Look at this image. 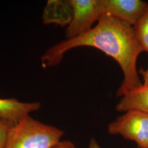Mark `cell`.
<instances>
[{"label": "cell", "mask_w": 148, "mask_h": 148, "mask_svg": "<svg viewBox=\"0 0 148 148\" xmlns=\"http://www.w3.org/2000/svg\"><path fill=\"white\" fill-rule=\"evenodd\" d=\"M83 46L101 50L120 66L124 77L117 91V97H122L128 91L143 85L136 65L138 57L143 50L133 27L110 16H102L95 27L86 34L49 48L41 57L43 67L58 65L67 51Z\"/></svg>", "instance_id": "6da1fadb"}, {"label": "cell", "mask_w": 148, "mask_h": 148, "mask_svg": "<svg viewBox=\"0 0 148 148\" xmlns=\"http://www.w3.org/2000/svg\"><path fill=\"white\" fill-rule=\"evenodd\" d=\"M64 132L28 115L11 127L4 148H51Z\"/></svg>", "instance_id": "7a4b0ae2"}, {"label": "cell", "mask_w": 148, "mask_h": 148, "mask_svg": "<svg viewBox=\"0 0 148 148\" xmlns=\"http://www.w3.org/2000/svg\"><path fill=\"white\" fill-rule=\"evenodd\" d=\"M112 135H120L137 143L140 148H148V114L130 110L111 122L108 128Z\"/></svg>", "instance_id": "3957f363"}, {"label": "cell", "mask_w": 148, "mask_h": 148, "mask_svg": "<svg viewBox=\"0 0 148 148\" xmlns=\"http://www.w3.org/2000/svg\"><path fill=\"white\" fill-rule=\"evenodd\" d=\"M70 2L74 8V16L65 30L66 40L89 32L95 21L103 16L101 0H70Z\"/></svg>", "instance_id": "277c9868"}, {"label": "cell", "mask_w": 148, "mask_h": 148, "mask_svg": "<svg viewBox=\"0 0 148 148\" xmlns=\"http://www.w3.org/2000/svg\"><path fill=\"white\" fill-rule=\"evenodd\" d=\"M101 5L103 16L133 27L147 10L148 3L141 0H101Z\"/></svg>", "instance_id": "5b68a950"}, {"label": "cell", "mask_w": 148, "mask_h": 148, "mask_svg": "<svg viewBox=\"0 0 148 148\" xmlns=\"http://www.w3.org/2000/svg\"><path fill=\"white\" fill-rule=\"evenodd\" d=\"M74 16L70 0H48L43 11V24L68 27Z\"/></svg>", "instance_id": "8992f818"}, {"label": "cell", "mask_w": 148, "mask_h": 148, "mask_svg": "<svg viewBox=\"0 0 148 148\" xmlns=\"http://www.w3.org/2000/svg\"><path fill=\"white\" fill-rule=\"evenodd\" d=\"M40 107L38 102L24 103L15 98L0 99V119L15 125Z\"/></svg>", "instance_id": "52a82bcc"}, {"label": "cell", "mask_w": 148, "mask_h": 148, "mask_svg": "<svg viewBox=\"0 0 148 148\" xmlns=\"http://www.w3.org/2000/svg\"><path fill=\"white\" fill-rule=\"evenodd\" d=\"M119 112L138 110L148 114V86H141L128 91L116 106Z\"/></svg>", "instance_id": "ba28073f"}, {"label": "cell", "mask_w": 148, "mask_h": 148, "mask_svg": "<svg viewBox=\"0 0 148 148\" xmlns=\"http://www.w3.org/2000/svg\"><path fill=\"white\" fill-rule=\"evenodd\" d=\"M133 28L143 51L148 53V7Z\"/></svg>", "instance_id": "9c48e42d"}, {"label": "cell", "mask_w": 148, "mask_h": 148, "mask_svg": "<svg viewBox=\"0 0 148 148\" xmlns=\"http://www.w3.org/2000/svg\"><path fill=\"white\" fill-rule=\"evenodd\" d=\"M14 125L0 119V148H4L9 132Z\"/></svg>", "instance_id": "30bf717a"}, {"label": "cell", "mask_w": 148, "mask_h": 148, "mask_svg": "<svg viewBox=\"0 0 148 148\" xmlns=\"http://www.w3.org/2000/svg\"><path fill=\"white\" fill-rule=\"evenodd\" d=\"M51 148H76L73 143L70 140L60 141Z\"/></svg>", "instance_id": "8fae6325"}, {"label": "cell", "mask_w": 148, "mask_h": 148, "mask_svg": "<svg viewBox=\"0 0 148 148\" xmlns=\"http://www.w3.org/2000/svg\"><path fill=\"white\" fill-rule=\"evenodd\" d=\"M138 72L143 77L144 81L143 85L148 86V68L147 70H144L142 67H141L139 70Z\"/></svg>", "instance_id": "7c38bea8"}, {"label": "cell", "mask_w": 148, "mask_h": 148, "mask_svg": "<svg viewBox=\"0 0 148 148\" xmlns=\"http://www.w3.org/2000/svg\"><path fill=\"white\" fill-rule=\"evenodd\" d=\"M88 148H101L98 143L94 138H92L90 141Z\"/></svg>", "instance_id": "4fadbf2b"}, {"label": "cell", "mask_w": 148, "mask_h": 148, "mask_svg": "<svg viewBox=\"0 0 148 148\" xmlns=\"http://www.w3.org/2000/svg\"></svg>", "instance_id": "5bb4252c"}]
</instances>
